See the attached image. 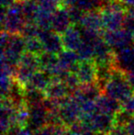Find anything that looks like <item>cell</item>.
Segmentation results:
<instances>
[{"mask_svg":"<svg viewBox=\"0 0 134 135\" xmlns=\"http://www.w3.org/2000/svg\"><path fill=\"white\" fill-rule=\"evenodd\" d=\"M104 5V0H77L75 7L84 12L96 11Z\"/></svg>","mask_w":134,"mask_h":135,"instance_id":"9","label":"cell"},{"mask_svg":"<svg viewBox=\"0 0 134 135\" xmlns=\"http://www.w3.org/2000/svg\"><path fill=\"white\" fill-rule=\"evenodd\" d=\"M36 2L41 9L53 13L55 10H57L61 0H36Z\"/></svg>","mask_w":134,"mask_h":135,"instance_id":"11","label":"cell"},{"mask_svg":"<svg viewBox=\"0 0 134 135\" xmlns=\"http://www.w3.org/2000/svg\"><path fill=\"white\" fill-rule=\"evenodd\" d=\"M122 1H123V3L125 4V5L134 8V0H122Z\"/></svg>","mask_w":134,"mask_h":135,"instance_id":"15","label":"cell"},{"mask_svg":"<svg viewBox=\"0 0 134 135\" xmlns=\"http://www.w3.org/2000/svg\"><path fill=\"white\" fill-rule=\"evenodd\" d=\"M63 42V46L66 47L68 50H78L83 41V35L81 30L78 28L70 27L68 28L62 37Z\"/></svg>","mask_w":134,"mask_h":135,"instance_id":"6","label":"cell"},{"mask_svg":"<svg viewBox=\"0 0 134 135\" xmlns=\"http://www.w3.org/2000/svg\"><path fill=\"white\" fill-rule=\"evenodd\" d=\"M27 21L22 11L21 4H13L9 7H7L6 13H3L2 22L5 28L9 33H18L22 31Z\"/></svg>","mask_w":134,"mask_h":135,"instance_id":"1","label":"cell"},{"mask_svg":"<svg viewBox=\"0 0 134 135\" xmlns=\"http://www.w3.org/2000/svg\"><path fill=\"white\" fill-rule=\"evenodd\" d=\"M104 39L113 49L122 50L131 43V41L133 40V35H131V32L126 30L125 28L122 30H108L105 34Z\"/></svg>","mask_w":134,"mask_h":135,"instance_id":"3","label":"cell"},{"mask_svg":"<svg viewBox=\"0 0 134 135\" xmlns=\"http://www.w3.org/2000/svg\"><path fill=\"white\" fill-rule=\"evenodd\" d=\"M118 62L124 67L134 68V47H126L120 51L118 56Z\"/></svg>","mask_w":134,"mask_h":135,"instance_id":"8","label":"cell"},{"mask_svg":"<svg viewBox=\"0 0 134 135\" xmlns=\"http://www.w3.org/2000/svg\"><path fill=\"white\" fill-rule=\"evenodd\" d=\"M14 2L15 0H2V5H3V7H9L14 4Z\"/></svg>","mask_w":134,"mask_h":135,"instance_id":"14","label":"cell"},{"mask_svg":"<svg viewBox=\"0 0 134 135\" xmlns=\"http://www.w3.org/2000/svg\"><path fill=\"white\" fill-rule=\"evenodd\" d=\"M123 28L130 32H134V11L132 9L125 13V18L123 21Z\"/></svg>","mask_w":134,"mask_h":135,"instance_id":"12","label":"cell"},{"mask_svg":"<svg viewBox=\"0 0 134 135\" xmlns=\"http://www.w3.org/2000/svg\"><path fill=\"white\" fill-rule=\"evenodd\" d=\"M61 2L63 4H64L65 6L68 7H72V6H75L77 3V0H61Z\"/></svg>","mask_w":134,"mask_h":135,"instance_id":"13","label":"cell"},{"mask_svg":"<svg viewBox=\"0 0 134 135\" xmlns=\"http://www.w3.org/2000/svg\"><path fill=\"white\" fill-rule=\"evenodd\" d=\"M72 23L69 11L64 9H57L52 13V28L58 33H63Z\"/></svg>","mask_w":134,"mask_h":135,"instance_id":"5","label":"cell"},{"mask_svg":"<svg viewBox=\"0 0 134 135\" xmlns=\"http://www.w3.org/2000/svg\"><path fill=\"white\" fill-rule=\"evenodd\" d=\"M125 13L122 10L121 7L111 4L104 9L101 14L102 26L107 30H120V28L123 26Z\"/></svg>","mask_w":134,"mask_h":135,"instance_id":"2","label":"cell"},{"mask_svg":"<svg viewBox=\"0 0 134 135\" xmlns=\"http://www.w3.org/2000/svg\"><path fill=\"white\" fill-rule=\"evenodd\" d=\"M133 33H134V32H133ZM133 40H134V34H133Z\"/></svg>","mask_w":134,"mask_h":135,"instance_id":"16","label":"cell"},{"mask_svg":"<svg viewBox=\"0 0 134 135\" xmlns=\"http://www.w3.org/2000/svg\"><path fill=\"white\" fill-rule=\"evenodd\" d=\"M39 39L42 43L43 49H45L50 54H56L61 52L63 46V39L56 31H51L50 30H41Z\"/></svg>","mask_w":134,"mask_h":135,"instance_id":"4","label":"cell"},{"mask_svg":"<svg viewBox=\"0 0 134 135\" xmlns=\"http://www.w3.org/2000/svg\"><path fill=\"white\" fill-rule=\"evenodd\" d=\"M80 23L83 28L91 30H98L101 27H103L101 15L97 14L95 11H89L88 14L84 15Z\"/></svg>","mask_w":134,"mask_h":135,"instance_id":"7","label":"cell"},{"mask_svg":"<svg viewBox=\"0 0 134 135\" xmlns=\"http://www.w3.org/2000/svg\"><path fill=\"white\" fill-rule=\"evenodd\" d=\"M26 48L29 51V52L32 54H38L43 49V45L41 43L39 37L27 38L26 41Z\"/></svg>","mask_w":134,"mask_h":135,"instance_id":"10","label":"cell"}]
</instances>
